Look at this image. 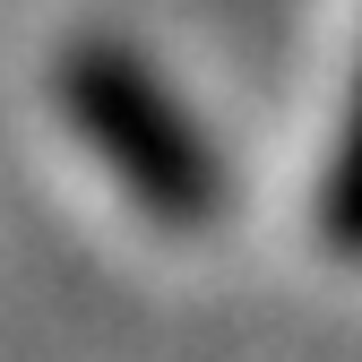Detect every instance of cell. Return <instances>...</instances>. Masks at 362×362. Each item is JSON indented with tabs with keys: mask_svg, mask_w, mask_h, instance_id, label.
Instances as JSON below:
<instances>
[{
	"mask_svg": "<svg viewBox=\"0 0 362 362\" xmlns=\"http://www.w3.org/2000/svg\"><path fill=\"white\" fill-rule=\"evenodd\" d=\"M61 112H69V129L104 156V173L156 224H173V233L216 224V207H224L216 139L190 121V104L156 78L147 52H129L121 35H78L61 52Z\"/></svg>",
	"mask_w": 362,
	"mask_h": 362,
	"instance_id": "6da1fadb",
	"label": "cell"
},
{
	"mask_svg": "<svg viewBox=\"0 0 362 362\" xmlns=\"http://www.w3.org/2000/svg\"><path fill=\"white\" fill-rule=\"evenodd\" d=\"M320 233H328V250L362 259V69H354V104H345L337 164H328V190H320Z\"/></svg>",
	"mask_w": 362,
	"mask_h": 362,
	"instance_id": "7a4b0ae2",
	"label": "cell"
}]
</instances>
